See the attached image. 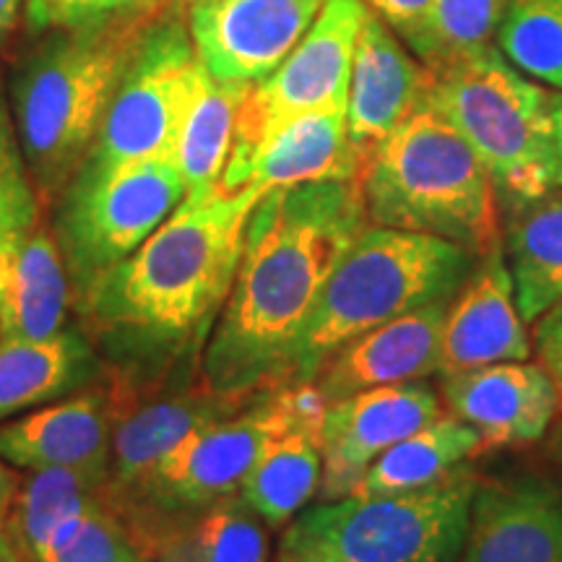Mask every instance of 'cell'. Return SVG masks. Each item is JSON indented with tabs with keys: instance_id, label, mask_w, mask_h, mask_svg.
I'll return each mask as SVG.
<instances>
[{
	"instance_id": "obj_1",
	"label": "cell",
	"mask_w": 562,
	"mask_h": 562,
	"mask_svg": "<svg viewBox=\"0 0 562 562\" xmlns=\"http://www.w3.org/2000/svg\"><path fill=\"white\" fill-rule=\"evenodd\" d=\"M368 224L357 178L273 188L258 199L235 281L203 349L209 391L252 398L290 383L302 328Z\"/></svg>"
},
{
	"instance_id": "obj_2",
	"label": "cell",
	"mask_w": 562,
	"mask_h": 562,
	"mask_svg": "<svg viewBox=\"0 0 562 562\" xmlns=\"http://www.w3.org/2000/svg\"><path fill=\"white\" fill-rule=\"evenodd\" d=\"M261 195L252 188L186 195L144 245L76 297L87 331L117 362V378L131 389L209 339Z\"/></svg>"
},
{
	"instance_id": "obj_3",
	"label": "cell",
	"mask_w": 562,
	"mask_h": 562,
	"mask_svg": "<svg viewBox=\"0 0 562 562\" xmlns=\"http://www.w3.org/2000/svg\"><path fill=\"white\" fill-rule=\"evenodd\" d=\"M157 9L50 30L19 60L9 108L34 188L45 201L58 199L89 157Z\"/></svg>"
},
{
	"instance_id": "obj_4",
	"label": "cell",
	"mask_w": 562,
	"mask_h": 562,
	"mask_svg": "<svg viewBox=\"0 0 562 562\" xmlns=\"http://www.w3.org/2000/svg\"><path fill=\"white\" fill-rule=\"evenodd\" d=\"M357 182L370 224L440 237L476 258L503 245L487 167L427 104L362 159Z\"/></svg>"
},
{
	"instance_id": "obj_5",
	"label": "cell",
	"mask_w": 562,
	"mask_h": 562,
	"mask_svg": "<svg viewBox=\"0 0 562 562\" xmlns=\"http://www.w3.org/2000/svg\"><path fill=\"white\" fill-rule=\"evenodd\" d=\"M480 258L461 245L368 224L344 252L292 355L290 383H313L334 351L398 315L451 300Z\"/></svg>"
},
{
	"instance_id": "obj_6",
	"label": "cell",
	"mask_w": 562,
	"mask_h": 562,
	"mask_svg": "<svg viewBox=\"0 0 562 562\" xmlns=\"http://www.w3.org/2000/svg\"><path fill=\"white\" fill-rule=\"evenodd\" d=\"M558 97L487 45L432 68L425 104L467 138L508 209L558 188Z\"/></svg>"
},
{
	"instance_id": "obj_7",
	"label": "cell",
	"mask_w": 562,
	"mask_h": 562,
	"mask_svg": "<svg viewBox=\"0 0 562 562\" xmlns=\"http://www.w3.org/2000/svg\"><path fill=\"white\" fill-rule=\"evenodd\" d=\"M476 482L461 469L402 495H347L302 508L277 562H459Z\"/></svg>"
},
{
	"instance_id": "obj_8",
	"label": "cell",
	"mask_w": 562,
	"mask_h": 562,
	"mask_svg": "<svg viewBox=\"0 0 562 562\" xmlns=\"http://www.w3.org/2000/svg\"><path fill=\"white\" fill-rule=\"evenodd\" d=\"M186 195V180L170 157L121 165L83 161L55 199V243L74 300L144 245Z\"/></svg>"
},
{
	"instance_id": "obj_9",
	"label": "cell",
	"mask_w": 562,
	"mask_h": 562,
	"mask_svg": "<svg viewBox=\"0 0 562 562\" xmlns=\"http://www.w3.org/2000/svg\"><path fill=\"white\" fill-rule=\"evenodd\" d=\"M206 68L195 55L182 0H165L140 34L100 136L83 161L121 165L170 157Z\"/></svg>"
},
{
	"instance_id": "obj_10",
	"label": "cell",
	"mask_w": 562,
	"mask_h": 562,
	"mask_svg": "<svg viewBox=\"0 0 562 562\" xmlns=\"http://www.w3.org/2000/svg\"><path fill=\"white\" fill-rule=\"evenodd\" d=\"M370 9L362 0H326L313 26L284 63L252 83L237 112L235 140L222 191H235L237 180L258 149L281 128L326 110H347L355 47Z\"/></svg>"
},
{
	"instance_id": "obj_11",
	"label": "cell",
	"mask_w": 562,
	"mask_h": 562,
	"mask_svg": "<svg viewBox=\"0 0 562 562\" xmlns=\"http://www.w3.org/2000/svg\"><path fill=\"white\" fill-rule=\"evenodd\" d=\"M326 0H193L188 30L214 79L258 83L311 30Z\"/></svg>"
},
{
	"instance_id": "obj_12",
	"label": "cell",
	"mask_w": 562,
	"mask_h": 562,
	"mask_svg": "<svg viewBox=\"0 0 562 562\" xmlns=\"http://www.w3.org/2000/svg\"><path fill=\"white\" fill-rule=\"evenodd\" d=\"M442 414L440 398L422 381L378 385L328 404L323 417V501L355 492L364 472L389 448Z\"/></svg>"
},
{
	"instance_id": "obj_13",
	"label": "cell",
	"mask_w": 562,
	"mask_h": 562,
	"mask_svg": "<svg viewBox=\"0 0 562 562\" xmlns=\"http://www.w3.org/2000/svg\"><path fill=\"white\" fill-rule=\"evenodd\" d=\"M461 562H562V484L533 474L476 484Z\"/></svg>"
},
{
	"instance_id": "obj_14",
	"label": "cell",
	"mask_w": 562,
	"mask_h": 562,
	"mask_svg": "<svg viewBox=\"0 0 562 562\" xmlns=\"http://www.w3.org/2000/svg\"><path fill=\"white\" fill-rule=\"evenodd\" d=\"M131 385L115 378L110 389L42 406L0 427V459L24 472L110 461L112 435L131 409Z\"/></svg>"
},
{
	"instance_id": "obj_15",
	"label": "cell",
	"mask_w": 562,
	"mask_h": 562,
	"mask_svg": "<svg viewBox=\"0 0 562 562\" xmlns=\"http://www.w3.org/2000/svg\"><path fill=\"white\" fill-rule=\"evenodd\" d=\"M560 391L542 364L495 362L442 375V402L484 446L533 442L560 409Z\"/></svg>"
},
{
	"instance_id": "obj_16",
	"label": "cell",
	"mask_w": 562,
	"mask_h": 562,
	"mask_svg": "<svg viewBox=\"0 0 562 562\" xmlns=\"http://www.w3.org/2000/svg\"><path fill=\"white\" fill-rule=\"evenodd\" d=\"M531 357L526 331L505 263L503 245L476 261L448 305L440 336V372H461L495 362H524Z\"/></svg>"
},
{
	"instance_id": "obj_17",
	"label": "cell",
	"mask_w": 562,
	"mask_h": 562,
	"mask_svg": "<svg viewBox=\"0 0 562 562\" xmlns=\"http://www.w3.org/2000/svg\"><path fill=\"white\" fill-rule=\"evenodd\" d=\"M430 70L375 13L364 19L349 76L347 131L362 159L425 104Z\"/></svg>"
},
{
	"instance_id": "obj_18",
	"label": "cell",
	"mask_w": 562,
	"mask_h": 562,
	"mask_svg": "<svg viewBox=\"0 0 562 562\" xmlns=\"http://www.w3.org/2000/svg\"><path fill=\"white\" fill-rule=\"evenodd\" d=\"M451 300H435L344 344L315 375L323 398L334 404L351 393L440 372V336Z\"/></svg>"
},
{
	"instance_id": "obj_19",
	"label": "cell",
	"mask_w": 562,
	"mask_h": 562,
	"mask_svg": "<svg viewBox=\"0 0 562 562\" xmlns=\"http://www.w3.org/2000/svg\"><path fill=\"white\" fill-rule=\"evenodd\" d=\"M328 402L315 383H290V414L258 453L240 484L245 505L269 526L292 521L318 492L321 430Z\"/></svg>"
},
{
	"instance_id": "obj_20",
	"label": "cell",
	"mask_w": 562,
	"mask_h": 562,
	"mask_svg": "<svg viewBox=\"0 0 562 562\" xmlns=\"http://www.w3.org/2000/svg\"><path fill=\"white\" fill-rule=\"evenodd\" d=\"M248 398H224L214 391L191 389L161 396L138 409L125 412L117 422L110 448V480L108 497L117 501L136 487L167 453L175 451L188 435L201 430L209 422H216L237 412Z\"/></svg>"
},
{
	"instance_id": "obj_21",
	"label": "cell",
	"mask_w": 562,
	"mask_h": 562,
	"mask_svg": "<svg viewBox=\"0 0 562 562\" xmlns=\"http://www.w3.org/2000/svg\"><path fill=\"white\" fill-rule=\"evenodd\" d=\"M360 175V157L351 149L347 110H326L300 117L258 149L237 180L235 191L269 193L300 182L349 180Z\"/></svg>"
},
{
	"instance_id": "obj_22",
	"label": "cell",
	"mask_w": 562,
	"mask_h": 562,
	"mask_svg": "<svg viewBox=\"0 0 562 562\" xmlns=\"http://www.w3.org/2000/svg\"><path fill=\"white\" fill-rule=\"evenodd\" d=\"M97 372L94 344L76 328L40 341H0V419L79 391Z\"/></svg>"
},
{
	"instance_id": "obj_23",
	"label": "cell",
	"mask_w": 562,
	"mask_h": 562,
	"mask_svg": "<svg viewBox=\"0 0 562 562\" xmlns=\"http://www.w3.org/2000/svg\"><path fill=\"white\" fill-rule=\"evenodd\" d=\"M503 256L518 313L537 323L562 300V193L508 206Z\"/></svg>"
},
{
	"instance_id": "obj_24",
	"label": "cell",
	"mask_w": 562,
	"mask_h": 562,
	"mask_svg": "<svg viewBox=\"0 0 562 562\" xmlns=\"http://www.w3.org/2000/svg\"><path fill=\"white\" fill-rule=\"evenodd\" d=\"M70 300L74 290L55 235L34 227L0 300V341H40L60 334Z\"/></svg>"
},
{
	"instance_id": "obj_25",
	"label": "cell",
	"mask_w": 562,
	"mask_h": 562,
	"mask_svg": "<svg viewBox=\"0 0 562 562\" xmlns=\"http://www.w3.org/2000/svg\"><path fill=\"white\" fill-rule=\"evenodd\" d=\"M476 451H482L476 430L453 414H440L430 425L389 448L364 472L351 495H402L430 487L459 472L461 463Z\"/></svg>"
},
{
	"instance_id": "obj_26",
	"label": "cell",
	"mask_w": 562,
	"mask_h": 562,
	"mask_svg": "<svg viewBox=\"0 0 562 562\" xmlns=\"http://www.w3.org/2000/svg\"><path fill=\"white\" fill-rule=\"evenodd\" d=\"M252 83L220 81L203 76L191 108L182 117L175 138L172 161L186 180L188 199H201L220 188V180L232 154L237 112Z\"/></svg>"
},
{
	"instance_id": "obj_27",
	"label": "cell",
	"mask_w": 562,
	"mask_h": 562,
	"mask_svg": "<svg viewBox=\"0 0 562 562\" xmlns=\"http://www.w3.org/2000/svg\"><path fill=\"white\" fill-rule=\"evenodd\" d=\"M108 480L110 461L32 472L16 490L9 510L11 526L5 529L19 562H37L58 526L108 492Z\"/></svg>"
},
{
	"instance_id": "obj_28",
	"label": "cell",
	"mask_w": 562,
	"mask_h": 562,
	"mask_svg": "<svg viewBox=\"0 0 562 562\" xmlns=\"http://www.w3.org/2000/svg\"><path fill=\"white\" fill-rule=\"evenodd\" d=\"M161 562H269L261 518L229 495L195 513L159 550Z\"/></svg>"
},
{
	"instance_id": "obj_29",
	"label": "cell",
	"mask_w": 562,
	"mask_h": 562,
	"mask_svg": "<svg viewBox=\"0 0 562 562\" xmlns=\"http://www.w3.org/2000/svg\"><path fill=\"white\" fill-rule=\"evenodd\" d=\"M495 40L510 66L562 91V0H505Z\"/></svg>"
},
{
	"instance_id": "obj_30",
	"label": "cell",
	"mask_w": 562,
	"mask_h": 562,
	"mask_svg": "<svg viewBox=\"0 0 562 562\" xmlns=\"http://www.w3.org/2000/svg\"><path fill=\"white\" fill-rule=\"evenodd\" d=\"M40 193L21 151L9 94L0 87V300L21 245L37 227Z\"/></svg>"
},
{
	"instance_id": "obj_31",
	"label": "cell",
	"mask_w": 562,
	"mask_h": 562,
	"mask_svg": "<svg viewBox=\"0 0 562 562\" xmlns=\"http://www.w3.org/2000/svg\"><path fill=\"white\" fill-rule=\"evenodd\" d=\"M503 9L505 0H432L425 26L409 50L430 70L448 66L490 45Z\"/></svg>"
},
{
	"instance_id": "obj_32",
	"label": "cell",
	"mask_w": 562,
	"mask_h": 562,
	"mask_svg": "<svg viewBox=\"0 0 562 562\" xmlns=\"http://www.w3.org/2000/svg\"><path fill=\"white\" fill-rule=\"evenodd\" d=\"M37 562H149L108 492L66 518Z\"/></svg>"
},
{
	"instance_id": "obj_33",
	"label": "cell",
	"mask_w": 562,
	"mask_h": 562,
	"mask_svg": "<svg viewBox=\"0 0 562 562\" xmlns=\"http://www.w3.org/2000/svg\"><path fill=\"white\" fill-rule=\"evenodd\" d=\"M165 0H26L24 21L32 34H45L50 30H68V26L91 24L125 16V13L151 11Z\"/></svg>"
},
{
	"instance_id": "obj_34",
	"label": "cell",
	"mask_w": 562,
	"mask_h": 562,
	"mask_svg": "<svg viewBox=\"0 0 562 562\" xmlns=\"http://www.w3.org/2000/svg\"><path fill=\"white\" fill-rule=\"evenodd\" d=\"M378 19L385 21L406 47L419 37L432 0H362Z\"/></svg>"
},
{
	"instance_id": "obj_35",
	"label": "cell",
	"mask_w": 562,
	"mask_h": 562,
	"mask_svg": "<svg viewBox=\"0 0 562 562\" xmlns=\"http://www.w3.org/2000/svg\"><path fill=\"white\" fill-rule=\"evenodd\" d=\"M533 341H537L542 368L550 372V378L562 396V300L537 321Z\"/></svg>"
},
{
	"instance_id": "obj_36",
	"label": "cell",
	"mask_w": 562,
	"mask_h": 562,
	"mask_svg": "<svg viewBox=\"0 0 562 562\" xmlns=\"http://www.w3.org/2000/svg\"><path fill=\"white\" fill-rule=\"evenodd\" d=\"M24 3L26 0H0V47L5 45V40L16 30Z\"/></svg>"
},
{
	"instance_id": "obj_37",
	"label": "cell",
	"mask_w": 562,
	"mask_h": 562,
	"mask_svg": "<svg viewBox=\"0 0 562 562\" xmlns=\"http://www.w3.org/2000/svg\"><path fill=\"white\" fill-rule=\"evenodd\" d=\"M13 497H16V476L9 472V467L0 459V521L9 516Z\"/></svg>"
},
{
	"instance_id": "obj_38",
	"label": "cell",
	"mask_w": 562,
	"mask_h": 562,
	"mask_svg": "<svg viewBox=\"0 0 562 562\" xmlns=\"http://www.w3.org/2000/svg\"><path fill=\"white\" fill-rule=\"evenodd\" d=\"M554 149H558V186L562 188V97L554 104Z\"/></svg>"
},
{
	"instance_id": "obj_39",
	"label": "cell",
	"mask_w": 562,
	"mask_h": 562,
	"mask_svg": "<svg viewBox=\"0 0 562 562\" xmlns=\"http://www.w3.org/2000/svg\"><path fill=\"white\" fill-rule=\"evenodd\" d=\"M0 562H19L16 552H13V547L9 542V533L3 529V521H0Z\"/></svg>"
},
{
	"instance_id": "obj_40",
	"label": "cell",
	"mask_w": 562,
	"mask_h": 562,
	"mask_svg": "<svg viewBox=\"0 0 562 562\" xmlns=\"http://www.w3.org/2000/svg\"><path fill=\"white\" fill-rule=\"evenodd\" d=\"M182 3H186V0H182ZM188 3H193V0H188Z\"/></svg>"
}]
</instances>
